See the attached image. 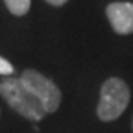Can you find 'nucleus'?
Masks as SVG:
<instances>
[{"instance_id":"1","label":"nucleus","mask_w":133,"mask_h":133,"mask_svg":"<svg viewBox=\"0 0 133 133\" xmlns=\"http://www.w3.org/2000/svg\"><path fill=\"white\" fill-rule=\"evenodd\" d=\"M0 95L15 112L27 120L39 122L46 116L42 103L26 88L19 77H5L0 82Z\"/></svg>"},{"instance_id":"2","label":"nucleus","mask_w":133,"mask_h":133,"mask_svg":"<svg viewBox=\"0 0 133 133\" xmlns=\"http://www.w3.org/2000/svg\"><path fill=\"white\" fill-rule=\"evenodd\" d=\"M128 103H130L128 85L119 77H111L101 85L96 116L101 122H112L125 112Z\"/></svg>"},{"instance_id":"3","label":"nucleus","mask_w":133,"mask_h":133,"mask_svg":"<svg viewBox=\"0 0 133 133\" xmlns=\"http://www.w3.org/2000/svg\"><path fill=\"white\" fill-rule=\"evenodd\" d=\"M19 79L26 85V88L42 103L46 114H53L58 111L59 104H61V90L53 80L45 77L43 74H40L35 69L23 71Z\"/></svg>"},{"instance_id":"4","label":"nucleus","mask_w":133,"mask_h":133,"mask_svg":"<svg viewBox=\"0 0 133 133\" xmlns=\"http://www.w3.org/2000/svg\"><path fill=\"white\" fill-rule=\"evenodd\" d=\"M106 16L116 34L127 35L133 32V3L112 2L106 6Z\"/></svg>"},{"instance_id":"5","label":"nucleus","mask_w":133,"mask_h":133,"mask_svg":"<svg viewBox=\"0 0 133 133\" xmlns=\"http://www.w3.org/2000/svg\"><path fill=\"white\" fill-rule=\"evenodd\" d=\"M8 11L15 16H24L31 8V0H5Z\"/></svg>"},{"instance_id":"6","label":"nucleus","mask_w":133,"mask_h":133,"mask_svg":"<svg viewBox=\"0 0 133 133\" xmlns=\"http://www.w3.org/2000/svg\"><path fill=\"white\" fill-rule=\"evenodd\" d=\"M15 72V68L10 61H6L5 58L0 56V75H5V77H11V74Z\"/></svg>"},{"instance_id":"7","label":"nucleus","mask_w":133,"mask_h":133,"mask_svg":"<svg viewBox=\"0 0 133 133\" xmlns=\"http://www.w3.org/2000/svg\"><path fill=\"white\" fill-rule=\"evenodd\" d=\"M46 3H50V5H53V6H63L68 0H45Z\"/></svg>"},{"instance_id":"8","label":"nucleus","mask_w":133,"mask_h":133,"mask_svg":"<svg viewBox=\"0 0 133 133\" xmlns=\"http://www.w3.org/2000/svg\"><path fill=\"white\" fill-rule=\"evenodd\" d=\"M131 128H133V120H131Z\"/></svg>"}]
</instances>
